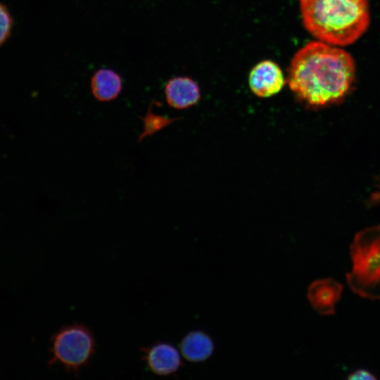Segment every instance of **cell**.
Segmentation results:
<instances>
[{
    "mask_svg": "<svg viewBox=\"0 0 380 380\" xmlns=\"http://www.w3.org/2000/svg\"><path fill=\"white\" fill-rule=\"evenodd\" d=\"M353 56L339 46L310 42L293 56L286 82L307 108L318 109L341 103L355 80Z\"/></svg>",
    "mask_w": 380,
    "mask_h": 380,
    "instance_id": "1",
    "label": "cell"
},
{
    "mask_svg": "<svg viewBox=\"0 0 380 380\" xmlns=\"http://www.w3.org/2000/svg\"><path fill=\"white\" fill-rule=\"evenodd\" d=\"M305 29L317 40L336 46L353 44L370 23L368 0H299Z\"/></svg>",
    "mask_w": 380,
    "mask_h": 380,
    "instance_id": "2",
    "label": "cell"
},
{
    "mask_svg": "<svg viewBox=\"0 0 380 380\" xmlns=\"http://www.w3.org/2000/svg\"><path fill=\"white\" fill-rule=\"evenodd\" d=\"M349 250L352 267L346 274L348 287L362 298L380 300V224L358 232Z\"/></svg>",
    "mask_w": 380,
    "mask_h": 380,
    "instance_id": "3",
    "label": "cell"
},
{
    "mask_svg": "<svg viewBox=\"0 0 380 380\" xmlns=\"http://www.w3.org/2000/svg\"><path fill=\"white\" fill-rule=\"evenodd\" d=\"M51 356L47 364L61 365L65 371L77 376L96 353V341L91 331L82 324L61 327L51 338Z\"/></svg>",
    "mask_w": 380,
    "mask_h": 380,
    "instance_id": "4",
    "label": "cell"
},
{
    "mask_svg": "<svg viewBox=\"0 0 380 380\" xmlns=\"http://www.w3.org/2000/svg\"><path fill=\"white\" fill-rule=\"evenodd\" d=\"M142 360L153 374L166 376L175 374L182 366L179 351L172 344L157 342L141 349Z\"/></svg>",
    "mask_w": 380,
    "mask_h": 380,
    "instance_id": "5",
    "label": "cell"
},
{
    "mask_svg": "<svg viewBox=\"0 0 380 380\" xmlns=\"http://www.w3.org/2000/svg\"><path fill=\"white\" fill-rule=\"evenodd\" d=\"M248 84L255 95L260 98H267L281 90L285 84V78L276 63L265 60L252 68L248 77Z\"/></svg>",
    "mask_w": 380,
    "mask_h": 380,
    "instance_id": "6",
    "label": "cell"
},
{
    "mask_svg": "<svg viewBox=\"0 0 380 380\" xmlns=\"http://www.w3.org/2000/svg\"><path fill=\"white\" fill-rule=\"evenodd\" d=\"M343 291V285L333 278L313 281L308 287L307 298L311 307L322 316L334 315Z\"/></svg>",
    "mask_w": 380,
    "mask_h": 380,
    "instance_id": "7",
    "label": "cell"
},
{
    "mask_svg": "<svg viewBox=\"0 0 380 380\" xmlns=\"http://www.w3.org/2000/svg\"><path fill=\"white\" fill-rule=\"evenodd\" d=\"M165 100L169 106L183 110L195 105L200 99L198 84L188 77H175L170 79L164 88Z\"/></svg>",
    "mask_w": 380,
    "mask_h": 380,
    "instance_id": "8",
    "label": "cell"
},
{
    "mask_svg": "<svg viewBox=\"0 0 380 380\" xmlns=\"http://www.w3.org/2000/svg\"><path fill=\"white\" fill-rule=\"evenodd\" d=\"M90 89L94 97L101 102L115 100L122 89L120 75L110 68L97 70L90 78Z\"/></svg>",
    "mask_w": 380,
    "mask_h": 380,
    "instance_id": "9",
    "label": "cell"
},
{
    "mask_svg": "<svg viewBox=\"0 0 380 380\" xmlns=\"http://www.w3.org/2000/svg\"><path fill=\"white\" fill-rule=\"evenodd\" d=\"M179 349L182 355L191 362L207 360L213 353L215 345L207 333L196 330L187 333L181 340Z\"/></svg>",
    "mask_w": 380,
    "mask_h": 380,
    "instance_id": "10",
    "label": "cell"
},
{
    "mask_svg": "<svg viewBox=\"0 0 380 380\" xmlns=\"http://www.w3.org/2000/svg\"><path fill=\"white\" fill-rule=\"evenodd\" d=\"M143 122V132L139 137V142L145 137L151 136L157 132L170 125L176 119L170 118L165 115L155 114L152 112V103L144 117L140 118Z\"/></svg>",
    "mask_w": 380,
    "mask_h": 380,
    "instance_id": "11",
    "label": "cell"
},
{
    "mask_svg": "<svg viewBox=\"0 0 380 380\" xmlns=\"http://www.w3.org/2000/svg\"><path fill=\"white\" fill-rule=\"evenodd\" d=\"M12 27V18L7 8L0 4V46L9 37Z\"/></svg>",
    "mask_w": 380,
    "mask_h": 380,
    "instance_id": "12",
    "label": "cell"
},
{
    "mask_svg": "<svg viewBox=\"0 0 380 380\" xmlns=\"http://www.w3.org/2000/svg\"><path fill=\"white\" fill-rule=\"evenodd\" d=\"M348 379L350 380H376L377 377L370 371L360 368L350 373Z\"/></svg>",
    "mask_w": 380,
    "mask_h": 380,
    "instance_id": "13",
    "label": "cell"
},
{
    "mask_svg": "<svg viewBox=\"0 0 380 380\" xmlns=\"http://www.w3.org/2000/svg\"><path fill=\"white\" fill-rule=\"evenodd\" d=\"M370 201L372 203L380 202V190L372 194L370 198Z\"/></svg>",
    "mask_w": 380,
    "mask_h": 380,
    "instance_id": "14",
    "label": "cell"
}]
</instances>
